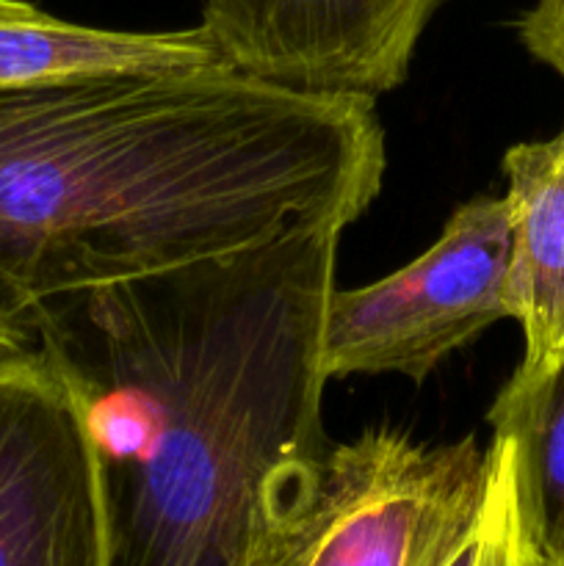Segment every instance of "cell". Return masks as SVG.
Instances as JSON below:
<instances>
[{"mask_svg": "<svg viewBox=\"0 0 564 566\" xmlns=\"http://www.w3.org/2000/svg\"><path fill=\"white\" fill-rule=\"evenodd\" d=\"M0 329L3 332H28V335H33L31 318H28L25 310L17 304V298L11 296L3 285H0Z\"/></svg>", "mask_w": 564, "mask_h": 566, "instance_id": "obj_12", "label": "cell"}, {"mask_svg": "<svg viewBox=\"0 0 564 566\" xmlns=\"http://www.w3.org/2000/svg\"><path fill=\"white\" fill-rule=\"evenodd\" d=\"M0 566H111L86 420L39 346L0 357Z\"/></svg>", "mask_w": 564, "mask_h": 566, "instance_id": "obj_5", "label": "cell"}, {"mask_svg": "<svg viewBox=\"0 0 564 566\" xmlns=\"http://www.w3.org/2000/svg\"><path fill=\"white\" fill-rule=\"evenodd\" d=\"M487 459L490 470L479 520L446 566H534L536 547L520 512L514 446L506 431L492 429Z\"/></svg>", "mask_w": 564, "mask_h": 566, "instance_id": "obj_10", "label": "cell"}, {"mask_svg": "<svg viewBox=\"0 0 564 566\" xmlns=\"http://www.w3.org/2000/svg\"><path fill=\"white\" fill-rule=\"evenodd\" d=\"M490 426L512 437L520 512L536 553L564 558V365L531 390L498 392Z\"/></svg>", "mask_w": 564, "mask_h": 566, "instance_id": "obj_9", "label": "cell"}, {"mask_svg": "<svg viewBox=\"0 0 564 566\" xmlns=\"http://www.w3.org/2000/svg\"><path fill=\"white\" fill-rule=\"evenodd\" d=\"M36 346V337L25 335V332H3L0 329V357H9V354L28 352V348Z\"/></svg>", "mask_w": 564, "mask_h": 566, "instance_id": "obj_13", "label": "cell"}, {"mask_svg": "<svg viewBox=\"0 0 564 566\" xmlns=\"http://www.w3.org/2000/svg\"><path fill=\"white\" fill-rule=\"evenodd\" d=\"M490 459L370 429L330 446L271 566H446L476 525Z\"/></svg>", "mask_w": 564, "mask_h": 566, "instance_id": "obj_3", "label": "cell"}, {"mask_svg": "<svg viewBox=\"0 0 564 566\" xmlns=\"http://www.w3.org/2000/svg\"><path fill=\"white\" fill-rule=\"evenodd\" d=\"M224 64L202 25L111 31L61 20L28 0H0V88L100 72Z\"/></svg>", "mask_w": 564, "mask_h": 566, "instance_id": "obj_8", "label": "cell"}, {"mask_svg": "<svg viewBox=\"0 0 564 566\" xmlns=\"http://www.w3.org/2000/svg\"><path fill=\"white\" fill-rule=\"evenodd\" d=\"M512 227L509 313L523 332V359L503 390L525 392L564 365V127L503 155Z\"/></svg>", "mask_w": 564, "mask_h": 566, "instance_id": "obj_7", "label": "cell"}, {"mask_svg": "<svg viewBox=\"0 0 564 566\" xmlns=\"http://www.w3.org/2000/svg\"><path fill=\"white\" fill-rule=\"evenodd\" d=\"M442 0H205V33L243 75L376 99L401 86Z\"/></svg>", "mask_w": 564, "mask_h": 566, "instance_id": "obj_6", "label": "cell"}, {"mask_svg": "<svg viewBox=\"0 0 564 566\" xmlns=\"http://www.w3.org/2000/svg\"><path fill=\"white\" fill-rule=\"evenodd\" d=\"M509 269L506 199H468L412 263L370 285L332 291L324 318L326 376L426 379L448 354L512 318Z\"/></svg>", "mask_w": 564, "mask_h": 566, "instance_id": "obj_4", "label": "cell"}, {"mask_svg": "<svg viewBox=\"0 0 564 566\" xmlns=\"http://www.w3.org/2000/svg\"><path fill=\"white\" fill-rule=\"evenodd\" d=\"M534 566H564V558H545V556H540V553H536Z\"/></svg>", "mask_w": 564, "mask_h": 566, "instance_id": "obj_14", "label": "cell"}, {"mask_svg": "<svg viewBox=\"0 0 564 566\" xmlns=\"http://www.w3.org/2000/svg\"><path fill=\"white\" fill-rule=\"evenodd\" d=\"M385 175L374 99L227 64L0 88V285L39 304L346 230Z\"/></svg>", "mask_w": 564, "mask_h": 566, "instance_id": "obj_2", "label": "cell"}, {"mask_svg": "<svg viewBox=\"0 0 564 566\" xmlns=\"http://www.w3.org/2000/svg\"><path fill=\"white\" fill-rule=\"evenodd\" d=\"M520 42L564 81V0H534L518 22Z\"/></svg>", "mask_w": 564, "mask_h": 566, "instance_id": "obj_11", "label": "cell"}, {"mask_svg": "<svg viewBox=\"0 0 564 566\" xmlns=\"http://www.w3.org/2000/svg\"><path fill=\"white\" fill-rule=\"evenodd\" d=\"M343 227L39 304L97 459L111 566H271L326 451Z\"/></svg>", "mask_w": 564, "mask_h": 566, "instance_id": "obj_1", "label": "cell"}]
</instances>
